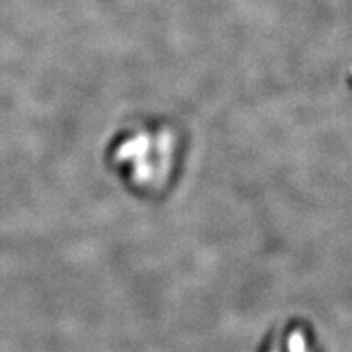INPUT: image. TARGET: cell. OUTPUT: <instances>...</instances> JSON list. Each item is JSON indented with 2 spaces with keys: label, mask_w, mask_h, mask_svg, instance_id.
Returning <instances> with one entry per match:
<instances>
[{
  "label": "cell",
  "mask_w": 352,
  "mask_h": 352,
  "mask_svg": "<svg viewBox=\"0 0 352 352\" xmlns=\"http://www.w3.org/2000/svg\"><path fill=\"white\" fill-rule=\"evenodd\" d=\"M259 352H323L315 329L303 320H285L266 334Z\"/></svg>",
  "instance_id": "cell-2"
},
{
  "label": "cell",
  "mask_w": 352,
  "mask_h": 352,
  "mask_svg": "<svg viewBox=\"0 0 352 352\" xmlns=\"http://www.w3.org/2000/svg\"><path fill=\"white\" fill-rule=\"evenodd\" d=\"M111 160L132 195L158 199L175 182L178 147L168 132L138 129L114 144Z\"/></svg>",
  "instance_id": "cell-1"
}]
</instances>
